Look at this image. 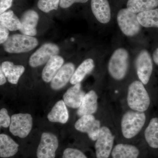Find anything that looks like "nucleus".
I'll return each instance as SVG.
<instances>
[{"mask_svg":"<svg viewBox=\"0 0 158 158\" xmlns=\"http://www.w3.org/2000/svg\"><path fill=\"white\" fill-rule=\"evenodd\" d=\"M64 59L60 56H54L47 62L42 73V78L44 82L49 83L52 80L64 63Z\"/></svg>","mask_w":158,"mask_h":158,"instance_id":"6ab92c4d","label":"nucleus"},{"mask_svg":"<svg viewBox=\"0 0 158 158\" xmlns=\"http://www.w3.org/2000/svg\"><path fill=\"white\" fill-rule=\"evenodd\" d=\"M129 64V55L126 49L118 48L113 52L108 63L110 75L116 81L124 79L127 73Z\"/></svg>","mask_w":158,"mask_h":158,"instance_id":"f03ea898","label":"nucleus"},{"mask_svg":"<svg viewBox=\"0 0 158 158\" xmlns=\"http://www.w3.org/2000/svg\"><path fill=\"white\" fill-rule=\"evenodd\" d=\"M9 131L12 135L20 138L27 137L33 126V118L28 113H18L11 116Z\"/></svg>","mask_w":158,"mask_h":158,"instance_id":"0eeeda50","label":"nucleus"},{"mask_svg":"<svg viewBox=\"0 0 158 158\" xmlns=\"http://www.w3.org/2000/svg\"><path fill=\"white\" fill-rule=\"evenodd\" d=\"M0 23L9 31H11L19 30L21 27L20 21L11 10L6 11L1 14Z\"/></svg>","mask_w":158,"mask_h":158,"instance_id":"a878e982","label":"nucleus"},{"mask_svg":"<svg viewBox=\"0 0 158 158\" xmlns=\"http://www.w3.org/2000/svg\"><path fill=\"white\" fill-rule=\"evenodd\" d=\"M91 8L94 15L100 23L106 24L110 21L111 9L108 0H91Z\"/></svg>","mask_w":158,"mask_h":158,"instance_id":"4468645a","label":"nucleus"},{"mask_svg":"<svg viewBox=\"0 0 158 158\" xmlns=\"http://www.w3.org/2000/svg\"><path fill=\"white\" fill-rule=\"evenodd\" d=\"M144 138L150 148L158 149V118H152L144 131Z\"/></svg>","mask_w":158,"mask_h":158,"instance_id":"b1692460","label":"nucleus"},{"mask_svg":"<svg viewBox=\"0 0 158 158\" xmlns=\"http://www.w3.org/2000/svg\"><path fill=\"white\" fill-rule=\"evenodd\" d=\"M94 67V61L93 59H85L75 70L70 81L71 84L75 85L81 83L86 75L93 70Z\"/></svg>","mask_w":158,"mask_h":158,"instance_id":"4be33fe9","label":"nucleus"},{"mask_svg":"<svg viewBox=\"0 0 158 158\" xmlns=\"http://www.w3.org/2000/svg\"><path fill=\"white\" fill-rule=\"evenodd\" d=\"M75 72V65L71 62L62 65L51 81L53 90H59L63 88L70 81Z\"/></svg>","mask_w":158,"mask_h":158,"instance_id":"f8f14e48","label":"nucleus"},{"mask_svg":"<svg viewBox=\"0 0 158 158\" xmlns=\"http://www.w3.org/2000/svg\"><path fill=\"white\" fill-rule=\"evenodd\" d=\"M9 30L2 25H0V43L4 44L9 38Z\"/></svg>","mask_w":158,"mask_h":158,"instance_id":"7c9ffc66","label":"nucleus"},{"mask_svg":"<svg viewBox=\"0 0 158 158\" xmlns=\"http://www.w3.org/2000/svg\"><path fill=\"white\" fill-rule=\"evenodd\" d=\"M117 22L122 32L125 36H136L141 31V26L138 21L137 14L127 9H120L117 15Z\"/></svg>","mask_w":158,"mask_h":158,"instance_id":"39448f33","label":"nucleus"},{"mask_svg":"<svg viewBox=\"0 0 158 158\" xmlns=\"http://www.w3.org/2000/svg\"><path fill=\"white\" fill-rule=\"evenodd\" d=\"M152 58L155 63L158 65V48L154 52L152 55Z\"/></svg>","mask_w":158,"mask_h":158,"instance_id":"72a5a7b5","label":"nucleus"},{"mask_svg":"<svg viewBox=\"0 0 158 158\" xmlns=\"http://www.w3.org/2000/svg\"><path fill=\"white\" fill-rule=\"evenodd\" d=\"M38 20L39 15L36 11L33 10L25 11L20 20L21 24L20 31L24 35L35 36L37 33L36 27Z\"/></svg>","mask_w":158,"mask_h":158,"instance_id":"ddd939ff","label":"nucleus"},{"mask_svg":"<svg viewBox=\"0 0 158 158\" xmlns=\"http://www.w3.org/2000/svg\"><path fill=\"white\" fill-rule=\"evenodd\" d=\"M11 118L8 114L7 110L5 108L0 110V126L1 127L7 128L10 126Z\"/></svg>","mask_w":158,"mask_h":158,"instance_id":"c85d7f7f","label":"nucleus"},{"mask_svg":"<svg viewBox=\"0 0 158 158\" xmlns=\"http://www.w3.org/2000/svg\"><path fill=\"white\" fill-rule=\"evenodd\" d=\"M127 102L129 107L134 111L144 112L149 108L150 98L142 82L135 81L129 85Z\"/></svg>","mask_w":158,"mask_h":158,"instance_id":"f257e3e1","label":"nucleus"},{"mask_svg":"<svg viewBox=\"0 0 158 158\" xmlns=\"http://www.w3.org/2000/svg\"><path fill=\"white\" fill-rule=\"evenodd\" d=\"M38 44V40L35 37L16 34L9 37L3 44V47L9 53H21L32 50Z\"/></svg>","mask_w":158,"mask_h":158,"instance_id":"20e7f679","label":"nucleus"},{"mask_svg":"<svg viewBox=\"0 0 158 158\" xmlns=\"http://www.w3.org/2000/svg\"><path fill=\"white\" fill-rule=\"evenodd\" d=\"M1 69L9 83L13 85L17 84L25 71L24 67L23 65H15L13 62L9 61L3 62Z\"/></svg>","mask_w":158,"mask_h":158,"instance_id":"aec40b11","label":"nucleus"},{"mask_svg":"<svg viewBox=\"0 0 158 158\" xmlns=\"http://www.w3.org/2000/svg\"><path fill=\"white\" fill-rule=\"evenodd\" d=\"M88 0H60L59 6L63 9H67L74 3H85L88 2Z\"/></svg>","mask_w":158,"mask_h":158,"instance_id":"c756f323","label":"nucleus"},{"mask_svg":"<svg viewBox=\"0 0 158 158\" xmlns=\"http://www.w3.org/2000/svg\"><path fill=\"white\" fill-rule=\"evenodd\" d=\"M62 158H88L81 150L74 148H65L62 153Z\"/></svg>","mask_w":158,"mask_h":158,"instance_id":"cd10ccee","label":"nucleus"},{"mask_svg":"<svg viewBox=\"0 0 158 158\" xmlns=\"http://www.w3.org/2000/svg\"><path fill=\"white\" fill-rule=\"evenodd\" d=\"M13 0H0V14L6 12L12 6Z\"/></svg>","mask_w":158,"mask_h":158,"instance_id":"2f4dec72","label":"nucleus"},{"mask_svg":"<svg viewBox=\"0 0 158 158\" xmlns=\"http://www.w3.org/2000/svg\"><path fill=\"white\" fill-rule=\"evenodd\" d=\"M115 136L106 127H101L94 144L96 158H110L114 147Z\"/></svg>","mask_w":158,"mask_h":158,"instance_id":"423d86ee","label":"nucleus"},{"mask_svg":"<svg viewBox=\"0 0 158 158\" xmlns=\"http://www.w3.org/2000/svg\"><path fill=\"white\" fill-rule=\"evenodd\" d=\"M60 0H39L37 7L41 11L48 13L51 11L58 9Z\"/></svg>","mask_w":158,"mask_h":158,"instance_id":"bb28decb","label":"nucleus"},{"mask_svg":"<svg viewBox=\"0 0 158 158\" xmlns=\"http://www.w3.org/2000/svg\"><path fill=\"white\" fill-rule=\"evenodd\" d=\"M141 26L146 28H158V9H152L137 14Z\"/></svg>","mask_w":158,"mask_h":158,"instance_id":"393cba45","label":"nucleus"},{"mask_svg":"<svg viewBox=\"0 0 158 158\" xmlns=\"http://www.w3.org/2000/svg\"><path fill=\"white\" fill-rule=\"evenodd\" d=\"M59 52V46L55 44H44L31 55L29 59V65L34 68L44 65L52 57L57 56Z\"/></svg>","mask_w":158,"mask_h":158,"instance_id":"1a4fd4ad","label":"nucleus"},{"mask_svg":"<svg viewBox=\"0 0 158 158\" xmlns=\"http://www.w3.org/2000/svg\"><path fill=\"white\" fill-rule=\"evenodd\" d=\"M49 121L65 124L69 118V112L63 100L56 103L47 116Z\"/></svg>","mask_w":158,"mask_h":158,"instance_id":"412c9836","label":"nucleus"},{"mask_svg":"<svg viewBox=\"0 0 158 158\" xmlns=\"http://www.w3.org/2000/svg\"><path fill=\"white\" fill-rule=\"evenodd\" d=\"M59 146L56 136L50 133L44 132L36 150L37 158H56Z\"/></svg>","mask_w":158,"mask_h":158,"instance_id":"6e6552de","label":"nucleus"},{"mask_svg":"<svg viewBox=\"0 0 158 158\" xmlns=\"http://www.w3.org/2000/svg\"><path fill=\"white\" fill-rule=\"evenodd\" d=\"M135 64L138 78L144 85H147L153 70L152 59L148 51L142 50L139 53Z\"/></svg>","mask_w":158,"mask_h":158,"instance_id":"9b49d317","label":"nucleus"},{"mask_svg":"<svg viewBox=\"0 0 158 158\" xmlns=\"http://www.w3.org/2000/svg\"><path fill=\"white\" fill-rule=\"evenodd\" d=\"M75 128L81 132L86 133L92 141H95L100 132L101 123L92 115L81 116L75 124Z\"/></svg>","mask_w":158,"mask_h":158,"instance_id":"9d476101","label":"nucleus"},{"mask_svg":"<svg viewBox=\"0 0 158 158\" xmlns=\"http://www.w3.org/2000/svg\"><path fill=\"white\" fill-rule=\"evenodd\" d=\"M85 92L82 90L81 83L74 85L64 94L63 99L66 106L73 109H78L81 105Z\"/></svg>","mask_w":158,"mask_h":158,"instance_id":"2eb2a0df","label":"nucleus"},{"mask_svg":"<svg viewBox=\"0 0 158 158\" xmlns=\"http://www.w3.org/2000/svg\"><path fill=\"white\" fill-rule=\"evenodd\" d=\"M158 6V0H128L127 9L133 13L138 14L152 10Z\"/></svg>","mask_w":158,"mask_h":158,"instance_id":"5701e85b","label":"nucleus"},{"mask_svg":"<svg viewBox=\"0 0 158 158\" xmlns=\"http://www.w3.org/2000/svg\"><path fill=\"white\" fill-rule=\"evenodd\" d=\"M146 116L144 112L129 111L122 118L121 127L123 135L129 139L135 137L145 124Z\"/></svg>","mask_w":158,"mask_h":158,"instance_id":"7ed1b4c3","label":"nucleus"},{"mask_svg":"<svg viewBox=\"0 0 158 158\" xmlns=\"http://www.w3.org/2000/svg\"><path fill=\"white\" fill-rule=\"evenodd\" d=\"M19 144L8 135H0V157L10 158L17 154Z\"/></svg>","mask_w":158,"mask_h":158,"instance_id":"a211bd4d","label":"nucleus"},{"mask_svg":"<svg viewBox=\"0 0 158 158\" xmlns=\"http://www.w3.org/2000/svg\"><path fill=\"white\" fill-rule=\"evenodd\" d=\"M140 150L132 144L119 143L113 147L111 158H140Z\"/></svg>","mask_w":158,"mask_h":158,"instance_id":"dca6fc26","label":"nucleus"},{"mask_svg":"<svg viewBox=\"0 0 158 158\" xmlns=\"http://www.w3.org/2000/svg\"><path fill=\"white\" fill-rule=\"evenodd\" d=\"M98 95L94 90H90L85 94L81 105L77 111L79 116L92 115L98 109Z\"/></svg>","mask_w":158,"mask_h":158,"instance_id":"f3484780","label":"nucleus"},{"mask_svg":"<svg viewBox=\"0 0 158 158\" xmlns=\"http://www.w3.org/2000/svg\"><path fill=\"white\" fill-rule=\"evenodd\" d=\"M6 82V77L2 69H0V85H3Z\"/></svg>","mask_w":158,"mask_h":158,"instance_id":"473e14b6","label":"nucleus"}]
</instances>
